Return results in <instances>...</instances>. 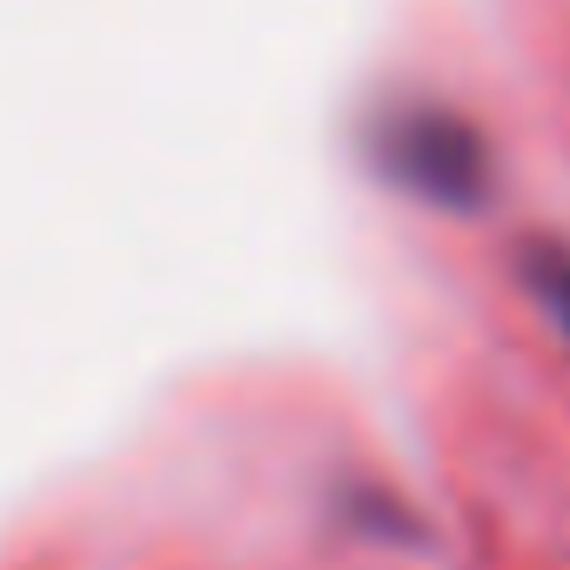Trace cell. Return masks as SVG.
<instances>
[{
    "label": "cell",
    "mask_w": 570,
    "mask_h": 570,
    "mask_svg": "<svg viewBox=\"0 0 570 570\" xmlns=\"http://www.w3.org/2000/svg\"><path fill=\"white\" fill-rule=\"evenodd\" d=\"M370 161L396 188H410L416 202H436V208H476L490 195V148H483V135L456 108H436V101L383 108L376 128H370Z\"/></svg>",
    "instance_id": "obj_1"
},
{
    "label": "cell",
    "mask_w": 570,
    "mask_h": 570,
    "mask_svg": "<svg viewBox=\"0 0 570 570\" xmlns=\"http://www.w3.org/2000/svg\"><path fill=\"white\" fill-rule=\"evenodd\" d=\"M523 282L537 289V303L557 316V330L570 336V248L530 242V248H523Z\"/></svg>",
    "instance_id": "obj_2"
}]
</instances>
